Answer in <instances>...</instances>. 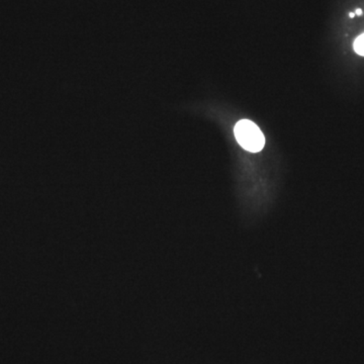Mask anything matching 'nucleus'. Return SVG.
<instances>
[{
  "instance_id": "nucleus-1",
  "label": "nucleus",
  "mask_w": 364,
  "mask_h": 364,
  "mask_svg": "<svg viewBox=\"0 0 364 364\" xmlns=\"http://www.w3.org/2000/svg\"><path fill=\"white\" fill-rule=\"evenodd\" d=\"M236 140L240 146L251 153H257L263 149L265 145V136L256 123L252 121L242 120L236 123L234 129Z\"/></svg>"
},
{
  "instance_id": "nucleus-2",
  "label": "nucleus",
  "mask_w": 364,
  "mask_h": 364,
  "mask_svg": "<svg viewBox=\"0 0 364 364\" xmlns=\"http://www.w3.org/2000/svg\"><path fill=\"white\" fill-rule=\"evenodd\" d=\"M354 51L358 54L359 56L364 57V34H361L356 40L354 41Z\"/></svg>"
},
{
  "instance_id": "nucleus-3",
  "label": "nucleus",
  "mask_w": 364,
  "mask_h": 364,
  "mask_svg": "<svg viewBox=\"0 0 364 364\" xmlns=\"http://www.w3.org/2000/svg\"><path fill=\"white\" fill-rule=\"evenodd\" d=\"M355 14H357V15L363 14V10H361V8H357L356 12H355Z\"/></svg>"
},
{
  "instance_id": "nucleus-4",
  "label": "nucleus",
  "mask_w": 364,
  "mask_h": 364,
  "mask_svg": "<svg viewBox=\"0 0 364 364\" xmlns=\"http://www.w3.org/2000/svg\"><path fill=\"white\" fill-rule=\"evenodd\" d=\"M355 17L354 12H350V14H349V17H351V19H353V17Z\"/></svg>"
}]
</instances>
